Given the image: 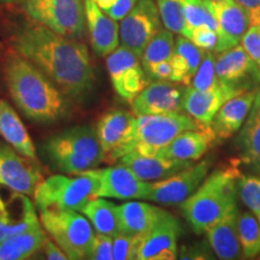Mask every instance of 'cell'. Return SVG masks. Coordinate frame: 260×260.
Returning <instances> with one entry per match:
<instances>
[{
	"mask_svg": "<svg viewBox=\"0 0 260 260\" xmlns=\"http://www.w3.org/2000/svg\"><path fill=\"white\" fill-rule=\"evenodd\" d=\"M12 48L47 75L70 100L84 102L95 87L88 48L34 21L16 25Z\"/></svg>",
	"mask_w": 260,
	"mask_h": 260,
	"instance_id": "6da1fadb",
	"label": "cell"
},
{
	"mask_svg": "<svg viewBox=\"0 0 260 260\" xmlns=\"http://www.w3.org/2000/svg\"><path fill=\"white\" fill-rule=\"evenodd\" d=\"M3 76L12 102L31 122L50 124L69 115V98L17 52H9L5 56Z\"/></svg>",
	"mask_w": 260,
	"mask_h": 260,
	"instance_id": "7a4b0ae2",
	"label": "cell"
},
{
	"mask_svg": "<svg viewBox=\"0 0 260 260\" xmlns=\"http://www.w3.org/2000/svg\"><path fill=\"white\" fill-rule=\"evenodd\" d=\"M239 165V159H233L229 164L217 168L180 205L183 217L197 234L206 233L217 219L237 204V183L242 174Z\"/></svg>",
	"mask_w": 260,
	"mask_h": 260,
	"instance_id": "3957f363",
	"label": "cell"
},
{
	"mask_svg": "<svg viewBox=\"0 0 260 260\" xmlns=\"http://www.w3.org/2000/svg\"><path fill=\"white\" fill-rule=\"evenodd\" d=\"M50 165L61 174H80L105 161L96 130L88 124L75 125L52 135L41 146Z\"/></svg>",
	"mask_w": 260,
	"mask_h": 260,
	"instance_id": "277c9868",
	"label": "cell"
},
{
	"mask_svg": "<svg viewBox=\"0 0 260 260\" xmlns=\"http://www.w3.org/2000/svg\"><path fill=\"white\" fill-rule=\"evenodd\" d=\"M99 181L92 170L74 176L57 174L42 180L35 188L34 203L39 210H75L81 212L87 203L96 198Z\"/></svg>",
	"mask_w": 260,
	"mask_h": 260,
	"instance_id": "5b68a950",
	"label": "cell"
},
{
	"mask_svg": "<svg viewBox=\"0 0 260 260\" xmlns=\"http://www.w3.org/2000/svg\"><path fill=\"white\" fill-rule=\"evenodd\" d=\"M42 228L70 260L88 259L94 236L92 224L75 210H39Z\"/></svg>",
	"mask_w": 260,
	"mask_h": 260,
	"instance_id": "8992f818",
	"label": "cell"
},
{
	"mask_svg": "<svg viewBox=\"0 0 260 260\" xmlns=\"http://www.w3.org/2000/svg\"><path fill=\"white\" fill-rule=\"evenodd\" d=\"M22 9L31 21L65 38L80 40L86 31L83 0H24Z\"/></svg>",
	"mask_w": 260,
	"mask_h": 260,
	"instance_id": "52a82bcc",
	"label": "cell"
},
{
	"mask_svg": "<svg viewBox=\"0 0 260 260\" xmlns=\"http://www.w3.org/2000/svg\"><path fill=\"white\" fill-rule=\"evenodd\" d=\"M205 128L190 116L183 113L136 116V136L134 149L138 154L157 155L176 136L186 130Z\"/></svg>",
	"mask_w": 260,
	"mask_h": 260,
	"instance_id": "ba28073f",
	"label": "cell"
},
{
	"mask_svg": "<svg viewBox=\"0 0 260 260\" xmlns=\"http://www.w3.org/2000/svg\"><path fill=\"white\" fill-rule=\"evenodd\" d=\"M218 83L230 98L260 88V70L242 45L220 52L216 57Z\"/></svg>",
	"mask_w": 260,
	"mask_h": 260,
	"instance_id": "9c48e42d",
	"label": "cell"
},
{
	"mask_svg": "<svg viewBox=\"0 0 260 260\" xmlns=\"http://www.w3.org/2000/svg\"><path fill=\"white\" fill-rule=\"evenodd\" d=\"M95 130L105 161L119 160L134 149L136 115L123 110H110L100 117Z\"/></svg>",
	"mask_w": 260,
	"mask_h": 260,
	"instance_id": "30bf717a",
	"label": "cell"
},
{
	"mask_svg": "<svg viewBox=\"0 0 260 260\" xmlns=\"http://www.w3.org/2000/svg\"><path fill=\"white\" fill-rule=\"evenodd\" d=\"M106 68L115 92L130 103L148 86L141 58L125 46H118L106 57Z\"/></svg>",
	"mask_w": 260,
	"mask_h": 260,
	"instance_id": "8fae6325",
	"label": "cell"
},
{
	"mask_svg": "<svg viewBox=\"0 0 260 260\" xmlns=\"http://www.w3.org/2000/svg\"><path fill=\"white\" fill-rule=\"evenodd\" d=\"M212 159L206 158L198 164L182 169L164 180L151 183L147 200L164 206L181 205L186 201L210 174Z\"/></svg>",
	"mask_w": 260,
	"mask_h": 260,
	"instance_id": "7c38bea8",
	"label": "cell"
},
{
	"mask_svg": "<svg viewBox=\"0 0 260 260\" xmlns=\"http://www.w3.org/2000/svg\"><path fill=\"white\" fill-rule=\"evenodd\" d=\"M161 28V19L154 0H138L119 23V42L141 58L146 46Z\"/></svg>",
	"mask_w": 260,
	"mask_h": 260,
	"instance_id": "4fadbf2b",
	"label": "cell"
},
{
	"mask_svg": "<svg viewBox=\"0 0 260 260\" xmlns=\"http://www.w3.org/2000/svg\"><path fill=\"white\" fill-rule=\"evenodd\" d=\"M29 195L0 186V241L40 224Z\"/></svg>",
	"mask_w": 260,
	"mask_h": 260,
	"instance_id": "5bb4252c",
	"label": "cell"
},
{
	"mask_svg": "<svg viewBox=\"0 0 260 260\" xmlns=\"http://www.w3.org/2000/svg\"><path fill=\"white\" fill-rule=\"evenodd\" d=\"M42 181L37 160L18 153L9 144L0 142V186L32 195Z\"/></svg>",
	"mask_w": 260,
	"mask_h": 260,
	"instance_id": "9a60e30c",
	"label": "cell"
},
{
	"mask_svg": "<svg viewBox=\"0 0 260 260\" xmlns=\"http://www.w3.org/2000/svg\"><path fill=\"white\" fill-rule=\"evenodd\" d=\"M182 225L176 217L165 212L140 243L136 260H174L178 258Z\"/></svg>",
	"mask_w": 260,
	"mask_h": 260,
	"instance_id": "2e32d148",
	"label": "cell"
},
{
	"mask_svg": "<svg viewBox=\"0 0 260 260\" xmlns=\"http://www.w3.org/2000/svg\"><path fill=\"white\" fill-rule=\"evenodd\" d=\"M210 11L217 21L216 53L237 46L249 27L247 10L236 0H206Z\"/></svg>",
	"mask_w": 260,
	"mask_h": 260,
	"instance_id": "e0dca14e",
	"label": "cell"
},
{
	"mask_svg": "<svg viewBox=\"0 0 260 260\" xmlns=\"http://www.w3.org/2000/svg\"><path fill=\"white\" fill-rule=\"evenodd\" d=\"M99 181L96 198H111L118 200L145 199L147 200L151 183L141 180L126 168L125 165H116L106 169H93Z\"/></svg>",
	"mask_w": 260,
	"mask_h": 260,
	"instance_id": "ac0fdd59",
	"label": "cell"
},
{
	"mask_svg": "<svg viewBox=\"0 0 260 260\" xmlns=\"http://www.w3.org/2000/svg\"><path fill=\"white\" fill-rule=\"evenodd\" d=\"M183 89L168 80H158L133 100V112L139 115H162L182 111Z\"/></svg>",
	"mask_w": 260,
	"mask_h": 260,
	"instance_id": "d6986e66",
	"label": "cell"
},
{
	"mask_svg": "<svg viewBox=\"0 0 260 260\" xmlns=\"http://www.w3.org/2000/svg\"><path fill=\"white\" fill-rule=\"evenodd\" d=\"M86 27L94 53L107 57L119 45V25L99 9L94 0H83Z\"/></svg>",
	"mask_w": 260,
	"mask_h": 260,
	"instance_id": "ffe728a7",
	"label": "cell"
},
{
	"mask_svg": "<svg viewBox=\"0 0 260 260\" xmlns=\"http://www.w3.org/2000/svg\"><path fill=\"white\" fill-rule=\"evenodd\" d=\"M239 213L237 204L234 205L206 230L207 242L218 259L234 260L243 258L237 233Z\"/></svg>",
	"mask_w": 260,
	"mask_h": 260,
	"instance_id": "44dd1931",
	"label": "cell"
},
{
	"mask_svg": "<svg viewBox=\"0 0 260 260\" xmlns=\"http://www.w3.org/2000/svg\"><path fill=\"white\" fill-rule=\"evenodd\" d=\"M256 92L258 89L249 90V92L230 98L223 103L211 123V128L217 139H230L241 129L251 111Z\"/></svg>",
	"mask_w": 260,
	"mask_h": 260,
	"instance_id": "7402d4cb",
	"label": "cell"
},
{
	"mask_svg": "<svg viewBox=\"0 0 260 260\" xmlns=\"http://www.w3.org/2000/svg\"><path fill=\"white\" fill-rule=\"evenodd\" d=\"M236 148L240 164L253 174L260 175V88L236 138Z\"/></svg>",
	"mask_w": 260,
	"mask_h": 260,
	"instance_id": "603a6c76",
	"label": "cell"
},
{
	"mask_svg": "<svg viewBox=\"0 0 260 260\" xmlns=\"http://www.w3.org/2000/svg\"><path fill=\"white\" fill-rule=\"evenodd\" d=\"M214 140H217L211 126L186 130L176 136L157 155L178 160L197 161L207 153Z\"/></svg>",
	"mask_w": 260,
	"mask_h": 260,
	"instance_id": "cb8c5ba5",
	"label": "cell"
},
{
	"mask_svg": "<svg viewBox=\"0 0 260 260\" xmlns=\"http://www.w3.org/2000/svg\"><path fill=\"white\" fill-rule=\"evenodd\" d=\"M119 164L129 168L139 178L144 181H159L190 167L194 161L178 160L159 155H142L130 152L119 159Z\"/></svg>",
	"mask_w": 260,
	"mask_h": 260,
	"instance_id": "d4e9b609",
	"label": "cell"
},
{
	"mask_svg": "<svg viewBox=\"0 0 260 260\" xmlns=\"http://www.w3.org/2000/svg\"><path fill=\"white\" fill-rule=\"evenodd\" d=\"M167 210L147 203L129 201L117 206L119 233L144 236L153 228Z\"/></svg>",
	"mask_w": 260,
	"mask_h": 260,
	"instance_id": "484cf974",
	"label": "cell"
},
{
	"mask_svg": "<svg viewBox=\"0 0 260 260\" xmlns=\"http://www.w3.org/2000/svg\"><path fill=\"white\" fill-rule=\"evenodd\" d=\"M228 99L230 95L220 86L209 90H197L189 86L183 90L182 110L201 126H211L213 117Z\"/></svg>",
	"mask_w": 260,
	"mask_h": 260,
	"instance_id": "4316f807",
	"label": "cell"
},
{
	"mask_svg": "<svg viewBox=\"0 0 260 260\" xmlns=\"http://www.w3.org/2000/svg\"><path fill=\"white\" fill-rule=\"evenodd\" d=\"M0 136L24 157L37 160V148L17 112L8 102L0 99Z\"/></svg>",
	"mask_w": 260,
	"mask_h": 260,
	"instance_id": "83f0119b",
	"label": "cell"
},
{
	"mask_svg": "<svg viewBox=\"0 0 260 260\" xmlns=\"http://www.w3.org/2000/svg\"><path fill=\"white\" fill-rule=\"evenodd\" d=\"M47 236L40 224L0 241V260H24L42 249Z\"/></svg>",
	"mask_w": 260,
	"mask_h": 260,
	"instance_id": "f1b7e54d",
	"label": "cell"
},
{
	"mask_svg": "<svg viewBox=\"0 0 260 260\" xmlns=\"http://www.w3.org/2000/svg\"><path fill=\"white\" fill-rule=\"evenodd\" d=\"M201 57H203V51L195 46L189 39L180 35L175 41L174 52L170 59L172 67L171 82L189 86L199 68Z\"/></svg>",
	"mask_w": 260,
	"mask_h": 260,
	"instance_id": "f546056e",
	"label": "cell"
},
{
	"mask_svg": "<svg viewBox=\"0 0 260 260\" xmlns=\"http://www.w3.org/2000/svg\"><path fill=\"white\" fill-rule=\"evenodd\" d=\"M81 213L87 217L96 233L112 237L119 233L117 206L112 201L94 198L81 210Z\"/></svg>",
	"mask_w": 260,
	"mask_h": 260,
	"instance_id": "4dcf8cb0",
	"label": "cell"
},
{
	"mask_svg": "<svg viewBox=\"0 0 260 260\" xmlns=\"http://www.w3.org/2000/svg\"><path fill=\"white\" fill-rule=\"evenodd\" d=\"M237 233L243 258H254L260 253V222L251 211H243L237 217Z\"/></svg>",
	"mask_w": 260,
	"mask_h": 260,
	"instance_id": "1f68e13d",
	"label": "cell"
},
{
	"mask_svg": "<svg viewBox=\"0 0 260 260\" xmlns=\"http://www.w3.org/2000/svg\"><path fill=\"white\" fill-rule=\"evenodd\" d=\"M175 47L174 32L167 28L159 29V31L149 40L144 53L141 56V63L144 69L159 61L170 60Z\"/></svg>",
	"mask_w": 260,
	"mask_h": 260,
	"instance_id": "d6a6232c",
	"label": "cell"
},
{
	"mask_svg": "<svg viewBox=\"0 0 260 260\" xmlns=\"http://www.w3.org/2000/svg\"><path fill=\"white\" fill-rule=\"evenodd\" d=\"M161 23L172 32L187 38V24L182 0H157Z\"/></svg>",
	"mask_w": 260,
	"mask_h": 260,
	"instance_id": "836d02e7",
	"label": "cell"
},
{
	"mask_svg": "<svg viewBox=\"0 0 260 260\" xmlns=\"http://www.w3.org/2000/svg\"><path fill=\"white\" fill-rule=\"evenodd\" d=\"M182 3L187 24V38L189 37L191 29L200 25H207L217 32L218 25L206 4V0H182Z\"/></svg>",
	"mask_w": 260,
	"mask_h": 260,
	"instance_id": "e575fe53",
	"label": "cell"
},
{
	"mask_svg": "<svg viewBox=\"0 0 260 260\" xmlns=\"http://www.w3.org/2000/svg\"><path fill=\"white\" fill-rule=\"evenodd\" d=\"M216 54L214 51H203L199 68L189 86L197 90H209L219 87L216 75Z\"/></svg>",
	"mask_w": 260,
	"mask_h": 260,
	"instance_id": "d590c367",
	"label": "cell"
},
{
	"mask_svg": "<svg viewBox=\"0 0 260 260\" xmlns=\"http://www.w3.org/2000/svg\"><path fill=\"white\" fill-rule=\"evenodd\" d=\"M237 193L242 204L260 222V175H243L239 178Z\"/></svg>",
	"mask_w": 260,
	"mask_h": 260,
	"instance_id": "8d00e7d4",
	"label": "cell"
},
{
	"mask_svg": "<svg viewBox=\"0 0 260 260\" xmlns=\"http://www.w3.org/2000/svg\"><path fill=\"white\" fill-rule=\"evenodd\" d=\"M142 236H132L118 233L112 240V260L136 259Z\"/></svg>",
	"mask_w": 260,
	"mask_h": 260,
	"instance_id": "74e56055",
	"label": "cell"
},
{
	"mask_svg": "<svg viewBox=\"0 0 260 260\" xmlns=\"http://www.w3.org/2000/svg\"><path fill=\"white\" fill-rule=\"evenodd\" d=\"M136 2L138 0H94L104 14L116 22L122 21L134 8Z\"/></svg>",
	"mask_w": 260,
	"mask_h": 260,
	"instance_id": "f35d334b",
	"label": "cell"
},
{
	"mask_svg": "<svg viewBox=\"0 0 260 260\" xmlns=\"http://www.w3.org/2000/svg\"><path fill=\"white\" fill-rule=\"evenodd\" d=\"M187 39H189L201 51H214L217 45V32L207 25L191 29Z\"/></svg>",
	"mask_w": 260,
	"mask_h": 260,
	"instance_id": "ab89813d",
	"label": "cell"
},
{
	"mask_svg": "<svg viewBox=\"0 0 260 260\" xmlns=\"http://www.w3.org/2000/svg\"><path fill=\"white\" fill-rule=\"evenodd\" d=\"M241 45L260 70V24L249 25L241 39Z\"/></svg>",
	"mask_w": 260,
	"mask_h": 260,
	"instance_id": "60d3db41",
	"label": "cell"
},
{
	"mask_svg": "<svg viewBox=\"0 0 260 260\" xmlns=\"http://www.w3.org/2000/svg\"><path fill=\"white\" fill-rule=\"evenodd\" d=\"M112 236L95 234L88 259L90 260H112Z\"/></svg>",
	"mask_w": 260,
	"mask_h": 260,
	"instance_id": "b9f144b4",
	"label": "cell"
},
{
	"mask_svg": "<svg viewBox=\"0 0 260 260\" xmlns=\"http://www.w3.org/2000/svg\"><path fill=\"white\" fill-rule=\"evenodd\" d=\"M145 70L151 79H155V80L170 81V77L172 74V67H171L170 60L159 61V63L151 65V67H148L147 69Z\"/></svg>",
	"mask_w": 260,
	"mask_h": 260,
	"instance_id": "7bdbcfd3",
	"label": "cell"
},
{
	"mask_svg": "<svg viewBox=\"0 0 260 260\" xmlns=\"http://www.w3.org/2000/svg\"><path fill=\"white\" fill-rule=\"evenodd\" d=\"M180 259H211V253L204 243H198L193 246H186L182 248Z\"/></svg>",
	"mask_w": 260,
	"mask_h": 260,
	"instance_id": "ee69618b",
	"label": "cell"
},
{
	"mask_svg": "<svg viewBox=\"0 0 260 260\" xmlns=\"http://www.w3.org/2000/svg\"><path fill=\"white\" fill-rule=\"evenodd\" d=\"M42 249H44L45 256H46V259L48 260H67L68 259V256L63 252V249H61L56 242L52 241V240L46 239L44 246H42Z\"/></svg>",
	"mask_w": 260,
	"mask_h": 260,
	"instance_id": "f6af8a7d",
	"label": "cell"
},
{
	"mask_svg": "<svg viewBox=\"0 0 260 260\" xmlns=\"http://www.w3.org/2000/svg\"><path fill=\"white\" fill-rule=\"evenodd\" d=\"M239 4H241L247 11L260 9V0H236Z\"/></svg>",
	"mask_w": 260,
	"mask_h": 260,
	"instance_id": "bcb514c9",
	"label": "cell"
},
{
	"mask_svg": "<svg viewBox=\"0 0 260 260\" xmlns=\"http://www.w3.org/2000/svg\"><path fill=\"white\" fill-rule=\"evenodd\" d=\"M22 2H24V0H0V4H21Z\"/></svg>",
	"mask_w": 260,
	"mask_h": 260,
	"instance_id": "7dc6e473",
	"label": "cell"
},
{
	"mask_svg": "<svg viewBox=\"0 0 260 260\" xmlns=\"http://www.w3.org/2000/svg\"><path fill=\"white\" fill-rule=\"evenodd\" d=\"M2 52H3V45L0 44V54H2Z\"/></svg>",
	"mask_w": 260,
	"mask_h": 260,
	"instance_id": "c3c4849f",
	"label": "cell"
},
{
	"mask_svg": "<svg viewBox=\"0 0 260 260\" xmlns=\"http://www.w3.org/2000/svg\"><path fill=\"white\" fill-rule=\"evenodd\" d=\"M212 2H218V0H212Z\"/></svg>",
	"mask_w": 260,
	"mask_h": 260,
	"instance_id": "681fc988",
	"label": "cell"
}]
</instances>
